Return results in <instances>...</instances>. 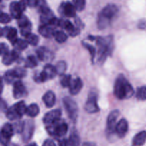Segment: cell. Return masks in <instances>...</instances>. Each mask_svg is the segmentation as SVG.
<instances>
[{
    "mask_svg": "<svg viewBox=\"0 0 146 146\" xmlns=\"http://www.w3.org/2000/svg\"><path fill=\"white\" fill-rule=\"evenodd\" d=\"M98 46V61L99 64H104L108 55H111L113 49V39L112 36L106 37L98 36L96 38Z\"/></svg>",
    "mask_w": 146,
    "mask_h": 146,
    "instance_id": "obj_1",
    "label": "cell"
},
{
    "mask_svg": "<svg viewBox=\"0 0 146 146\" xmlns=\"http://www.w3.org/2000/svg\"><path fill=\"white\" fill-rule=\"evenodd\" d=\"M114 94L118 99L129 98L133 96L134 90L131 84L123 74L118 76L114 85Z\"/></svg>",
    "mask_w": 146,
    "mask_h": 146,
    "instance_id": "obj_2",
    "label": "cell"
},
{
    "mask_svg": "<svg viewBox=\"0 0 146 146\" xmlns=\"http://www.w3.org/2000/svg\"><path fill=\"white\" fill-rule=\"evenodd\" d=\"M46 131L48 134L53 136L62 137L68 132V125L64 121L59 119L54 123L47 125Z\"/></svg>",
    "mask_w": 146,
    "mask_h": 146,
    "instance_id": "obj_3",
    "label": "cell"
},
{
    "mask_svg": "<svg viewBox=\"0 0 146 146\" xmlns=\"http://www.w3.org/2000/svg\"><path fill=\"white\" fill-rule=\"evenodd\" d=\"M63 102H64V107L70 119L72 120L73 121H75L77 119L78 113V108L77 104L75 102V101L68 96L64 97Z\"/></svg>",
    "mask_w": 146,
    "mask_h": 146,
    "instance_id": "obj_4",
    "label": "cell"
},
{
    "mask_svg": "<svg viewBox=\"0 0 146 146\" xmlns=\"http://www.w3.org/2000/svg\"><path fill=\"white\" fill-rule=\"evenodd\" d=\"M97 94L96 91H91L88 94V98L86 102L85 108L86 111L88 113H95L99 111V107H98V103H97Z\"/></svg>",
    "mask_w": 146,
    "mask_h": 146,
    "instance_id": "obj_5",
    "label": "cell"
},
{
    "mask_svg": "<svg viewBox=\"0 0 146 146\" xmlns=\"http://www.w3.org/2000/svg\"><path fill=\"white\" fill-rule=\"evenodd\" d=\"M119 115L120 112L118 110H114V111H111L108 115L106 122V133L107 135L109 136L116 134L115 133V128H116V125L118 123L116 122Z\"/></svg>",
    "mask_w": 146,
    "mask_h": 146,
    "instance_id": "obj_6",
    "label": "cell"
},
{
    "mask_svg": "<svg viewBox=\"0 0 146 146\" xmlns=\"http://www.w3.org/2000/svg\"><path fill=\"white\" fill-rule=\"evenodd\" d=\"M61 116V111L59 109L52 110L47 113L43 118V122L45 125H49L60 119Z\"/></svg>",
    "mask_w": 146,
    "mask_h": 146,
    "instance_id": "obj_7",
    "label": "cell"
},
{
    "mask_svg": "<svg viewBox=\"0 0 146 146\" xmlns=\"http://www.w3.org/2000/svg\"><path fill=\"white\" fill-rule=\"evenodd\" d=\"M118 11V8L116 5L113 4H110L106 6V7L101 10V11L99 13V14L111 21V20L116 15Z\"/></svg>",
    "mask_w": 146,
    "mask_h": 146,
    "instance_id": "obj_8",
    "label": "cell"
},
{
    "mask_svg": "<svg viewBox=\"0 0 146 146\" xmlns=\"http://www.w3.org/2000/svg\"><path fill=\"white\" fill-rule=\"evenodd\" d=\"M76 11V9L73 3L69 2V1L64 2L60 7L61 13L66 17H71H71H75Z\"/></svg>",
    "mask_w": 146,
    "mask_h": 146,
    "instance_id": "obj_9",
    "label": "cell"
},
{
    "mask_svg": "<svg viewBox=\"0 0 146 146\" xmlns=\"http://www.w3.org/2000/svg\"><path fill=\"white\" fill-rule=\"evenodd\" d=\"M27 94V89L24 84L19 80H17L13 86V96L15 98H20L25 96Z\"/></svg>",
    "mask_w": 146,
    "mask_h": 146,
    "instance_id": "obj_10",
    "label": "cell"
},
{
    "mask_svg": "<svg viewBox=\"0 0 146 146\" xmlns=\"http://www.w3.org/2000/svg\"><path fill=\"white\" fill-rule=\"evenodd\" d=\"M34 131V125L32 121H26L24 122V127L22 131V139L24 142L29 141L32 137Z\"/></svg>",
    "mask_w": 146,
    "mask_h": 146,
    "instance_id": "obj_11",
    "label": "cell"
},
{
    "mask_svg": "<svg viewBox=\"0 0 146 146\" xmlns=\"http://www.w3.org/2000/svg\"><path fill=\"white\" fill-rule=\"evenodd\" d=\"M14 126L11 124L9 123L4 124L1 131V142H4V141H5L7 143V141H9L10 138L14 135Z\"/></svg>",
    "mask_w": 146,
    "mask_h": 146,
    "instance_id": "obj_12",
    "label": "cell"
},
{
    "mask_svg": "<svg viewBox=\"0 0 146 146\" xmlns=\"http://www.w3.org/2000/svg\"><path fill=\"white\" fill-rule=\"evenodd\" d=\"M1 36H7V39L13 44L17 39V30L13 27H4L1 30Z\"/></svg>",
    "mask_w": 146,
    "mask_h": 146,
    "instance_id": "obj_13",
    "label": "cell"
},
{
    "mask_svg": "<svg viewBox=\"0 0 146 146\" xmlns=\"http://www.w3.org/2000/svg\"><path fill=\"white\" fill-rule=\"evenodd\" d=\"M55 27L49 25V24H42L38 28V32L42 36L47 38H51L54 37L56 33Z\"/></svg>",
    "mask_w": 146,
    "mask_h": 146,
    "instance_id": "obj_14",
    "label": "cell"
},
{
    "mask_svg": "<svg viewBox=\"0 0 146 146\" xmlns=\"http://www.w3.org/2000/svg\"><path fill=\"white\" fill-rule=\"evenodd\" d=\"M128 131V123L126 119L122 118L118 122L115 128V133L119 138H123Z\"/></svg>",
    "mask_w": 146,
    "mask_h": 146,
    "instance_id": "obj_15",
    "label": "cell"
},
{
    "mask_svg": "<svg viewBox=\"0 0 146 146\" xmlns=\"http://www.w3.org/2000/svg\"><path fill=\"white\" fill-rule=\"evenodd\" d=\"M38 58L41 61H51L54 58V54L50 50L45 47H40L36 51Z\"/></svg>",
    "mask_w": 146,
    "mask_h": 146,
    "instance_id": "obj_16",
    "label": "cell"
},
{
    "mask_svg": "<svg viewBox=\"0 0 146 146\" xmlns=\"http://www.w3.org/2000/svg\"><path fill=\"white\" fill-rule=\"evenodd\" d=\"M20 54L17 50H13V51H9L8 54H5L2 56V62L4 65L9 66L14 62L15 61L18 60L19 58Z\"/></svg>",
    "mask_w": 146,
    "mask_h": 146,
    "instance_id": "obj_17",
    "label": "cell"
},
{
    "mask_svg": "<svg viewBox=\"0 0 146 146\" xmlns=\"http://www.w3.org/2000/svg\"><path fill=\"white\" fill-rule=\"evenodd\" d=\"M83 87V81L80 78L72 79L69 86V91L72 95H76L81 91Z\"/></svg>",
    "mask_w": 146,
    "mask_h": 146,
    "instance_id": "obj_18",
    "label": "cell"
},
{
    "mask_svg": "<svg viewBox=\"0 0 146 146\" xmlns=\"http://www.w3.org/2000/svg\"><path fill=\"white\" fill-rule=\"evenodd\" d=\"M42 74L45 78L46 81H48L49 79H52L56 76V70L55 66L50 64H47L44 67V69L42 71Z\"/></svg>",
    "mask_w": 146,
    "mask_h": 146,
    "instance_id": "obj_19",
    "label": "cell"
},
{
    "mask_svg": "<svg viewBox=\"0 0 146 146\" xmlns=\"http://www.w3.org/2000/svg\"><path fill=\"white\" fill-rule=\"evenodd\" d=\"M43 101L48 108H51L56 103V95L52 91H48L43 96Z\"/></svg>",
    "mask_w": 146,
    "mask_h": 146,
    "instance_id": "obj_20",
    "label": "cell"
},
{
    "mask_svg": "<svg viewBox=\"0 0 146 146\" xmlns=\"http://www.w3.org/2000/svg\"><path fill=\"white\" fill-rule=\"evenodd\" d=\"M9 11L11 17L14 19H18L22 15V11L20 9L19 2L17 1H12L9 5Z\"/></svg>",
    "mask_w": 146,
    "mask_h": 146,
    "instance_id": "obj_21",
    "label": "cell"
},
{
    "mask_svg": "<svg viewBox=\"0 0 146 146\" xmlns=\"http://www.w3.org/2000/svg\"><path fill=\"white\" fill-rule=\"evenodd\" d=\"M5 113L7 118L10 121H16V120H19L21 118V115L19 113L18 111L17 110L14 105H13L10 108H8V109Z\"/></svg>",
    "mask_w": 146,
    "mask_h": 146,
    "instance_id": "obj_22",
    "label": "cell"
},
{
    "mask_svg": "<svg viewBox=\"0 0 146 146\" xmlns=\"http://www.w3.org/2000/svg\"><path fill=\"white\" fill-rule=\"evenodd\" d=\"M146 142V131H143L135 135L133 140L134 146H142Z\"/></svg>",
    "mask_w": 146,
    "mask_h": 146,
    "instance_id": "obj_23",
    "label": "cell"
},
{
    "mask_svg": "<svg viewBox=\"0 0 146 146\" xmlns=\"http://www.w3.org/2000/svg\"><path fill=\"white\" fill-rule=\"evenodd\" d=\"M39 111V108H38V106L37 104H31L29 106H27V113L26 114L31 118H34L38 115Z\"/></svg>",
    "mask_w": 146,
    "mask_h": 146,
    "instance_id": "obj_24",
    "label": "cell"
},
{
    "mask_svg": "<svg viewBox=\"0 0 146 146\" xmlns=\"http://www.w3.org/2000/svg\"><path fill=\"white\" fill-rule=\"evenodd\" d=\"M80 138L76 131H73L68 140V146H79Z\"/></svg>",
    "mask_w": 146,
    "mask_h": 146,
    "instance_id": "obj_25",
    "label": "cell"
},
{
    "mask_svg": "<svg viewBox=\"0 0 146 146\" xmlns=\"http://www.w3.org/2000/svg\"><path fill=\"white\" fill-rule=\"evenodd\" d=\"M13 46L15 48V50L17 51H23V50L26 49L28 46V43L26 40L21 39V38H17L14 43H13Z\"/></svg>",
    "mask_w": 146,
    "mask_h": 146,
    "instance_id": "obj_26",
    "label": "cell"
},
{
    "mask_svg": "<svg viewBox=\"0 0 146 146\" xmlns=\"http://www.w3.org/2000/svg\"><path fill=\"white\" fill-rule=\"evenodd\" d=\"M4 79L5 81V82H7V84H14V83L17 81V78L16 77L15 74H14L13 70H9L7 72L4 74Z\"/></svg>",
    "mask_w": 146,
    "mask_h": 146,
    "instance_id": "obj_27",
    "label": "cell"
},
{
    "mask_svg": "<svg viewBox=\"0 0 146 146\" xmlns=\"http://www.w3.org/2000/svg\"><path fill=\"white\" fill-rule=\"evenodd\" d=\"M37 65H38V61H37L36 58L32 55L29 56L27 59L25 60V62H24V66L27 68H32L36 66Z\"/></svg>",
    "mask_w": 146,
    "mask_h": 146,
    "instance_id": "obj_28",
    "label": "cell"
},
{
    "mask_svg": "<svg viewBox=\"0 0 146 146\" xmlns=\"http://www.w3.org/2000/svg\"><path fill=\"white\" fill-rule=\"evenodd\" d=\"M110 22H111V21L109 19H108L105 18V17H102L101 15L98 14L97 25H98V27L99 29H104L106 28L109 25Z\"/></svg>",
    "mask_w": 146,
    "mask_h": 146,
    "instance_id": "obj_29",
    "label": "cell"
},
{
    "mask_svg": "<svg viewBox=\"0 0 146 146\" xmlns=\"http://www.w3.org/2000/svg\"><path fill=\"white\" fill-rule=\"evenodd\" d=\"M26 41H27L29 44L33 46H35L38 45V42H39V38L37 35L34 34H29L27 36L25 37Z\"/></svg>",
    "mask_w": 146,
    "mask_h": 146,
    "instance_id": "obj_30",
    "label": "cell"
},
{
    "mask_svg": "<svg viewBox=\"0 0 146 146\" xmlns=\"http://www.w3.org/2000/svg\"><path fill=\"white\" fill-rule=\"evenodd\" d=\"M56 70V73L57 74L61 76L64 75V73L66 72L67 68V65L66 63L64 61H60L56 64L55 66Z\"/></svg>",
    "mask_w": 146,
    "mask_h": 146,
    "instance_id": "obj_31",
    "label": "cell"
},
{
    "mask_svg": "<svg viewBox=\"0 0 146 146\" xmlns=\"http://www.w3.org/2000/svg\"><path fill=\"white\" fill-rule=\"evenodd\" d=\"M54 38H55L56 41L57 42L62 44V43L66 41L67 38H68V36L63 31H56L55 33V35H54Z\"/></svg>",
    "mask_w": 146,
    "mask_h": 146,
    "instance_id": "obj_32",
    "label": "cell"
},
{
    "mask_svg": "<svg viewBox=\"0 0 146 146\" xmlns=\"http://www.w3.org/2000/svg\"><path fill=\"white\" fill-rule=\"evenodd\" d=\"M16 108L18 111L19 113L21 115V116L22 117L24 114L27 113V106H26L25 103L24 101H19V102L17 103V104H14Z\"/></svg>",
    "mask_w": 146,
    "mask_h": 146,
    "instance_id": "obj_33",
    "label": "cell"
},
{
    "mask_svg": "<svg viewBox=\"0 0 146 146\" xmlns=\"http://www.w3.org/2000/svg\"><path fill=\"white\" fill-rule=\"evenodd\" d=\"M71 81H72V78H71V75H66V74H64V75L61 76L60 83H61V85L64 88H67V87L69 88Z\"/></svg>",
    "mask_w": 146,
    "mask_h": 146,
    "instance_id": "obj_34",
    "label": "cell"
},
{
    "mask_svg": "<svg viewBox=\"0 0 146 146\" xmlns=\"http://www.w3.org/2000/svg\"><path fill=\"white\" fill-rule=\"evenodd\" d=\"M17 23H18V26L19 27L20 29L24 28V27H27L29 24H31L29 19L25 15H24V14H22L21 16V17L17 19Z\"/></svg>",
    "mask_w": 146,
    "mask_h": 146,
    "instance_id": "obj_35",
    "label": "cell"
},
{
    "mask_svg": "<svg viewBox=\"0 0 146 146\" xmlns=\"http://www.w3.org/2000/svg\"><path fill=\"white\" fill-rule=\"evenodd\" d=\"M72 3L76 11H81L85 9L86 0H73Z\"/></svg>",
    "mask_w": 146,
    "mask_h": 146,
    "instance_id": "obj_36",
    "label": "cell"
},
{
    "mask_svg": "<svg viewBox=\"0 0 146 146\" xmlns=\"http://www.w3.org/2000/svg\"><path fill=\"white\" fill-rule=\"evenodd\" d=\"M136 97L140 101H145L146 100V86H142L139 88L137 91Z\"/></svg>",
    "mask_w": 146,
    "mask_h": 146,
    "instance_id": "obj_37",
    "label": "cell"
},
{
    "mask_svg": "<svg viewBox=\"0 0 146 146\" xmlns=\"http://www.w3.org/2000/svg\"><path fill=\"white\" fill-rule=\"evenodd\" d=\"M82 44H83V46H84V48H86L88 51V52H89L90 55H91V58H92V61H94V58H95V56H96V48H94L92 45H90V44H87V43L83 42Z\"/></svg>",
    "mask_w": 146,
    "mask_h": 146,
    "instance_id": "obj_38",
    "label": "cell"
},
{
    "mask_svg": "<svg viewBox=\"0 0 146 146\" xmlns=\"http://www.w3.org/2000/svg\"><path fill=\"white\" fill-rule=\"evenodd\" d=\"M13 71H14V74H15L17 79L23 78V77L25 76L26 74H27V71H26V70L24 69V68H20V67L15 68L14 69H13Z\"/></svg>",
    "mask_w": 146,
    "mask_h": 146,
    "instance_id": "obj_39",
    "label": "cell"
},
{
    "mask_svg": "<svg viewBox=\"0 0 146 146\" xmlns=\"http://www.w3.org/2000/svg\"><path fill=\"white\" fill-rule=\"evenodd\" d=\"M11 17L9 14H7V13H1V16H0V21H1V23H2V24H7V23H9L11 21Z\"/></svg>",
    "mask_w": 146,
    "mask_h": 146,
    "instance_id": "obj_40",
    "label": "cell"
},
{
    "mask_svg": "<svg viewBox=\"0 0 146 146\" xmlns=\"http://www.w3.org/2000/svg\"><path fill=\"white\" fill-rule=\"evenodd\" d=\"M31 30V24H29L28 26H27V27H24V28L20 29V32H21V35H22L23 36L26 37L29 34L31 33L30 32Z\"/></svg>",
    "mask_w": 146,
    "mask_h": 146,
    "instance_id": "obj_41",
    "label": "cell"
},
{
    "mask_svg": "<svg viewBox=\"0 0 146 146\" xmlns=\"http://www.w3.org/2000/svg\"><path fill=\"white\" fill-rule=\"evenodd\" d=\"M24 127V122H18L14 126V131H17L19 133H21Z\"/></svg>",
    "mask_w": 146,
    "mask_h": 146,
    "instance_id": "obj_42",
    "label": "cell"
},
{
    "mask_svg": "<svg viewBox=\"0 0 146 146\" xmlns=\"http://www.w3.org/2000/svg\"><path fill=\"white\" fill-rule=\"evenodd\" d=\"M0 52H1V56H4L5 54H8L9 52V47L7 46V44H5L4 43H1L0 44Z\"/></svg>",
    "mask_w": 146,
    "mask_h": 146,
    "instance_id": "obj_43",
    "label": "cell"
},
{
    "mask_svg": "<svg viewBox=\"0 0 146 146\" xmlns=\"http://www.w3.org/2000/svg\"><path fill=\"white\" fill-rule=\"evenodd\" d=\"M18 2H19V5L20 9H21V10L22 11V12L24 11H25L26 7H27V6H28L27 0H20V1H18Z\"/></svg>",
    "mask_w": 146,
    "mask_h": 146,
    "instance_id": "obj_44",
    "label": "cell"
},
{
    "mask_svg": "<svg viewBox=\"0 0 146 146\" xmlns=\"http://www.w3.org/2000/svg\"><path fill=\"white\" fill-rule=\"evenodd\" d=\"M27 4L30 7H35L38 5L39 0H27Z\"/></svg>",
    "mask_w": 146,
    "mask_h": 146,
    "instance_id": "obj_45",
    "label": "cell"
},
{
    "mask_svg": "<svg viewBox=\"0 0 146 146\" xmlns=\"http://www.w3.org/2000/svg\"><path fill=\"white\" fill-rule=\"evenodd\" d=\"M42 146H56V143H54V141H52L51 139H47L43 143Z\"/></svg>",
    "mask_w": 146,
    "mask_h": 146,
    "instance_id": "obj_46",
    "label": "cell"
},
{
    "mask_svg": "<svg viewBox=\"0 0 146 146\" xmlns=\"http://www.w3.org/2000/svg\"><path fill=\"white\" fill-rule=\"evenodd\" d=\"M1 111H7V103L4 101V100H1Z\"/></svg>",
    "mask_w": 146,
    "mask_h": 146,
    "instance_id": "obj_47",
    "label": "cell"
},
{
    "mask_svg": "<svg viewBox=\"0 0 146 146\" xmlns=\"http://www.w3.org/2000/svg\"><path fill=\"white\" fill-rule=\"evenodd\" d=\"M59 146H68V140L63 139L62 141H60Z\"/></svg>",
    "mask_w": 146,
    "mask_h": 146,
    "instance_id": "obj_48",
    "label": "cell"
},
{
    "mask_svg": "<svg viewBox=\"0 0 146 146\" xmlns=\"http://www.w3.org/2000/svg\"><path fill=\"white\" fill-rule=\"evenodd\" d=\"M139 28L140 29H146V21L143 22H141L139 24Z\"/></svg>",
    "mask_w": 146,
    "mask_h": 146,
    "instance_id": "obj_49",
    "label": "cell"
},
{
    "mask_svg": "<svg viewBox=\"0 0 146 146\" xmlns=\"http://www.w3.org/2000/svg\"><path fill=\"white\" fill-rule=\"evenodd\" d=\"M82 146H96V144L94 143L87 142V143H85L83 144Z\"/></svg>",
    "mask_w": 146,
    "mask_h": 146,
    "instance_id": "obj_50",
    "label": "cell"
},
{
    "mask_svg": "<svg viewBox=\"0 0 146 146\" xmlns=\"http://www.w3.org/2000/svg\"><path fill=\"white\" fill-rule=\"evenodd\" d=\"M27 146H38V145H37L36 143H32L29 144V145H27Z\"/></svg>",
    "mask_w": 146,
    "mask_h": 146,
    "instance_id": "obj_51",
    "label": "cell"
}]
</instances>
